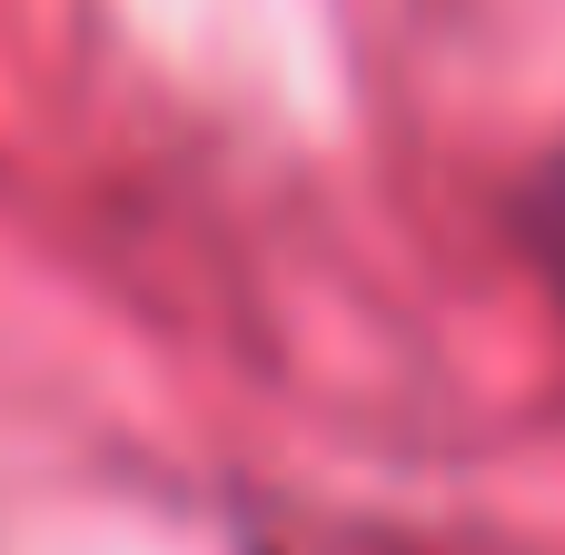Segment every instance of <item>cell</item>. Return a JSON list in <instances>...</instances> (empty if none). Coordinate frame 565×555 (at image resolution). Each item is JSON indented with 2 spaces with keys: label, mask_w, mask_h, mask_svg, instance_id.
I'll return each mask as SVG.
<instances>
[{
  "label": "cell",
  "mask_w": 565,
  "mask_h": 555,
  "mask_svg": "<svg viewBox=\"0 0 565 555\" xmlns=\"http://www.w3.org/2000/svg\"><path fill=\"white\" fill-rule=\"evenodd\" d=\"M556 228H565V169H556Z\"/></svg>",
  "instance_id": "cell-1"
}]
</instances>
